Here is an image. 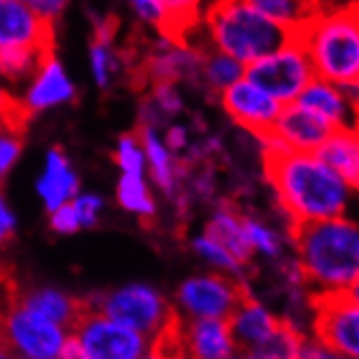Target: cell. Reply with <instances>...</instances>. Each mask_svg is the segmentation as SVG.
Wrapping results in <instances>:
<instances>
[{
	"mask_svg": "<svg viewBox=\"0 0 359 359\" xmlns=\"http://www.w3.org/2000/svg\"><path fill=\"white\" fill-rule=\"evenodd\" d=\"M266 177L292 226L357 216L359 192L318 153H264Z\"/></svg>",
	"mask_w": 359,
	"mask_h": 359,
	"instance_id": "1",
	"label": "cell"
},
{
	"mask_svg": "<svg viewBox=\"0 0 359 359\" xmlns=\"http://www.w3.org/2000/svg\"><path fill=\"white\" fill-rule=\"evenodd\" d=\"M290 242L307 287L316 297L346 294L359 281V218L335 216L297 224Z\"/></svg>",
	"mask_w": 359,
	"mask_h": 359,
	"instance_id": "2",
	"label": "cell"
},
{
	"mask_svg": "<svg viewBox=\"0 0 359 359\" xmlns=\"http://www.w3.org/2000/svg\"><path fill=\"white\" fill-rule=\"evenodd\" d=\"M316 76L337 86L359 81V3L320 7L297 33Z\"/></svg>",
	"mask_w": 359,
	"mask_h": 359,
	"instance_id": "3",
	"label": "cell"
},
{
	"mask_svg": "<svg viewBox=\"0 0 359 359\" xmlns=\"http://www.w3.org/2000/svg\"><path fill=\"white\" fill-rule=\"evenodd\" d=\"M201 20L207 29L209 46L236 57L244 66L294 37L259 13L248 0H214Z\"/></svg>",
	"mask_w": 359,
	"mask_h": 359,
	"instance_id": "4",
	"label": "cell"
},
{
	"mask_svg": "<svg viewBox=\"0 0 359 359\" xmlns=\"http://www.w3.org/2000/svg\"><path fill=\"white\" fill-rule=\"evenodd\" d=\"M86 309L100 311L159 342L161 351L170 342L179 316L163 294L149 283H124L109 292H98L83 301Z\"/></svg>",
	"mask_w": 359,
	"mask_h": 359,
	"instance_id": "5",
	"label": "cell"
},
{
	"mask_svg": "<svg viewBox=\"0 0 359 359\" xmlns=\"http://www.w3.org/2000/svg\"><path fill=\"white\" fill-rule=\"evenodd\" d=\"M72 335L81 346V359H146L161 351L153 337L92 309L81 316Z\"/></svg>",
	"mask_w": 359,
	"mask_h": 359,
	"instance_id": "6",
	"label": "cell"
},
{
	"mask_svg": "<svg viewBox=\"0 0 359 359\" xmlns=\"http://www.w3.org/2000/svg\"><path fill=\"white\" fill-rule=\"evenodd\" d=\"M70 329L27 309L22 303H11L0 320V340L11 357L22 359H61L63 344Z\"/></svg>",
	"mask_w": 359,
	"mask_h": 359,
	"instance_id": "7",
	"label": "cell"
},
{
	"mask_svg": "<svg viewBox=\"0 0 359 359\" xmlns=\"http://www.w3.org/2000/svg\"><path fill=\"white\" fill-rule=\"evenodd\" d=\"M246 76L262 86L281 104H287L301 96V92L307 88V83L316 76V72L305 46L294 35L277 50L248 63Z\"/></svg>",
	"mask_w": 359,
	"mask_h": 359,
	"instance_id": "8",
	"label": "cell"
},
{
	"mask_svg": "<svg viewBox=\"0 0 359 359\" xmlns=\"http://www.w3.org/2000/svg\"><path fill=\"white\" fill-rule=\"evenodd\" d=\"M248 294L246 281L224 272L209 270L185 279L175 294L179 318H229Z\"/></svg>",
	"mask_w": 359,
	"mask_h": 359,
	"instance_id": "9",
	"label": "cell"
},
{
	"mask_svg": "<svg viewBox=\"0 0 359 359\" xmlns=\"http://www.w3.org/2000/svg\"><path fill=\"white\" fill-rule=\"evenodd\" d=\"M311 333L337 355L359 359V301L351 294L313 297Z\"/></svg>",
	"mask_w": 359,
	"mask_h": 359,
	"instance_id": "10",
	"label": "cell"
},
{
	"mask_svg": "<svg viewBox=\"0 0 359 359\" xmlns=\"http://www.w3.org/2000/svg\"><path fill=\"white\" fill-rule=\"evenodd\" d=\"M220 107L224 114L233 120L240 129L255 135L257 140L268 135L270 129L277 122L283 104L270 96L262 86L250 81L246 74L238 79L233 86H229L218 94Z\"/></svg>",
	"mask_w": 359,
	"mask_h": 359,
	"instance_id": "11",
	"label": "cell"
},
{
	"mask_svg": "<svg viewBox=\"0 0 359 359\" xmlns=\"http://www.w3.org/2000/svg\"><path fill=\"white\" fill-rule=\"evenodd\" d=\"M331 135V126L297 100L281 107V114L268 135L259 137L264 153H316Z\"/></svg>",
	"mask_w": 359,
	"mask_h": 359,
	"instance_id": "12",
	"label": "cell"
},
{
	"mask_svg": "<svg viewBox=\"0 0 359 359\" xmlns=\"http://www.w3.org/2000/svg\"><path fill=\"white\" fill-rule=\"evenodd\" d=\"M74 98H76L74 81L70 79L68 70L63 68V63L55 57L53 50L41 59L33 76L25 83L22 96H18L20 107H22L27 118L53 111L57 107H63V104H70L74 102Z\"/></svg>",
	"mask_w": 359,
	"mask_h": 359,
	"instance_id": "13",
	"label": "cell"
},
{
	"mask_svg": "<svg viewBox=\"0 0 359 359\" xmlns=\"http://www.w3.org/2000/svg\"><path fill=\"white\" fill-rule=\"evenodd\" d=\"M172 340L185 355L196 359H231L240 353L224 318H179Z\"/></svg>",
	"mask_w": 359,
	"mask_h": 359,
	"instance_id": "14",
	"label": "cell"
},
{
	"mask_svg": "<svg viewBox=\"0 0 359 359\" xmlns=\"http://www.w3.org/2000/svg\"><path fill=\"white\" fill-rule=\"evenodd\" d=\"M53 27L20 0H0V48H53Z\"/></svg>",
	"mask_w": 359,
	"mask_h": 359,
	"instance_id": "15",
	"label": "cell"
},
{
	"mask_svg": "<svg viewBox=\"0 0 359 359\" xmlns=\"http://www.w3.org/2000/svg\"><path fill=\"white\" fill-rule=\"evenodd\" d=\"M226 320L231 327V335H233L238 344V351L246 357L250 351L262 346L283 323L281 316H277L264 301L250 297V294H246L238 303V307L231 311Z\"/></svg>",
	"mask_w": 359,
	"mask_h": 359,
	"instance_id": "16",
	"label": "cell"
},
{
	"mask_svg": "<svg viewBox=\"0 0 359 359\" xmlns=\"http://www.w3.org/2000/svg\"><path fill=\"white\" fill-rule=\"evenodd\" d=\"M297 102L325 120L331 126V131L359 126V109L346 98L342 86L327 79L313 76L297 98Z\"/></svg>",
	"mask_w": 359,
	"mask_h": 359,
	"instance_id": "17",
	"label": "cell"
},
{
	"mask_svg": "<svg viewBox=\"0 0 359 359\" xmlns=\"http://www.w3.org/2000/svg\"><path fill=\"white\" fill-rule=\"evenodd\" d=\"M81 192V179L70 157L61 149H48L44 163L35 179V194L46 211L57 209L59 205L72 201Z\"/></svg>",
	"mask_w": 359,
	"mask_h": 359,
	"instance_id": "18",
	"label": "cell"
},
{
	"mask_svg": "<svg viewBox=\"0 0 359 359\" xmlns=\"http://www.w3.org/2000/svg\"><path fill=\"white\" fill-rule=\"evenodd\" d=\"M161 46L149 59V74L155 83H177L179 81H201L203 50H194L183 44V39L161 35Z\"/></svg>",
	"mask_w": 359,
	"mask_h": 359,
	"instance_id": "19",
	"label": "cell"
},
{
	"mask_svg": "<svg viewBox=\"0 0 359 359\" xmlns=\"http://www.w3.org/2000/svg\"><path fill=\"white\" fill-rule=\"evenodd\" d=\"M140 140L146 155V175L165 196H172L179 185V161L177 153L163 142L161 129L153 124H140Z\"/></svg>",
	"mask_w": 359,
	"mask_h": 359,
	"instance_id": "20",
	"label": "cell"
},
{
	"mask_svg": "<svg viewBox=\"0 0 359 359\" xmlns=\"http://www.w3.org/2000/svg\"><path fill=\"white\" fill-rule=\"evenodd\" d=\"M18 303H22L27 309L44 316V318H48L61 327H66L70 331L79 323L81 316L86 313V305H83V301L74 299L72 294L63 292L59 287H50V285L29 290Z\"/></svg>",
	"mask_w": 359,
	"mask_h": 359,
	"instance_id": "21",
	"label": "cell"
},
{
	"mask_svg": "<svg viewBox=\"0 0 359 359\" xmlns=\"http://www.w3.org/2000/svg\"><path fill=\"white\" fill-rule=\"evenodd\" d=\"M316 153L359 192V126L331 131Z\"/></svg>",
	"mask_w": 359,
	"mask_h": 359,
	"instance_id": "22",
	"label": "cell"
},
{
	"mask_svg": "<svg viewBox=\"0 0 359 359\" xmlns=\"http://www.w3.org/2000/svg\"><path fill=\"white\" fill-rule=\"evenodd\" d=\"M94 39L90 44V72L94 86L102 92L111 88V83L120 70V59L114 48V25L107 18L94 15Z\"/></svg>",
	"mask_w": 359,
	"mask_h": 359,
	"instance_id": "23",
	"label": "cell"
},
{
	"mask_svg": "<svg viewBox=\"0 0 359 359\" xmlns=\"http://www.w3.org/2000/svg\"><path fill=\"white\" fill-rule=\"evenodd\" d=\"M205 233H209L222 246H226L244 266H250L255 255H252L246 233H244V216L238 214L236 209L218 207L214 214L209 216V220L205 224Z\"/></svg>",
	"mask_w": 359,
	"mask_h": 359,
	"instance_id": "24",
	"label": "cell"
},
{
	"mask_svg": "<svg viewBox=\"0 0 359 359\" xmlns=\"http://www.w3.org/2000/svg\"><path fill=\"white\" fill-rule=\"evenodd\" d=\"M274 25L297 35L323 7L320 0H248Z\"/></svg>",
	"mask_w": 359,
	"mask_h": 359,
	"instance_id": "25",
	"label": "cell"
},
{
	"mask_svg": "<svg viewBox=\"0 0 359 359\" xmlns=\"http://www.w3.org/2000/svg\"><path fill=\"white\" fill-rule=\"evenodd\" d=\"M116 201L118 205L144 222H149L157 216V201L146 175H122L116 183Z\"/></svg>",
	"mask_w": 359,
	"mask_h": 359,
	"instance_id": "26",
	"label": "cell"
},
{
	"mask_svg": "<svg viewBox=\"0 0 359 359\" xmlns=\"http://www.w3.org/2000/svg\"><path fill=\"white\" fill-rule=\"evenodd\" d=\"M244 74H246V66L236 57H231L216 48H209V53H203L201 83L214 94H220L229 86H233Z\"/></svg>",
	"mask_w": 359,
	"mask_h": 359,
	"instance_id": "27",
	"label": "cell"
},
{
	"mask_svg": "<svg viewBox=\"0 0 359 359\" xmlns=\"http://www.w3.org/2000/svg\"><path fill=\"white\" fill-rule=\"evenodd\" d=\"M189 248H192L194 255L209 268V270H216V272H224V274H231V277L236 279H242L246 281L244 272L248 266H244L233 252H231L226 246H222L218 240H214L209 233H198L192 238L189 242Z\"/></svg>",
	"mask_w": 359,
	"mask_h": 359,
	"instance_id": "28",
	"label": "cell"
},
{
	"mask_svg": "<svg viewBox=\"0 0 359 359\" xmlns=\"http://www.w3.org/2000/svg\"><path fill=\"white\" fill-rule=\"evenodd\" d=\"M244 233L255 257L279 262L285 255V236L262 218L244 216Z\"/></svg>",
	"mask_w": 359,
	"mask_h": 359,
	"instance_id": "29",
	"label": "cell"
},
{
	"mask_svg": "<svg viewBox=\"0 0 359 359\" xmlns=\"http://www.w3.org/2000/svg\"><path fill=\"white\" fill-rule=\"evenodd\" d=\"M53 50V48H50ZM50 50L46 48H0V76L11 86L27 83Z\"/></svg>",
	"mask_w": 359,
	"mask_h": 359,
	"instance_id": "30",
	"label": "cell"
},
{
	"mask_svg": "<svg viewBox=\"0 0 359 359\" xmlns=\"http://www.w3.org/2000/svg\"><path fill=\"white\" fill-rule=\"evenodd\" d=\"M168 18V37L183 39L205 13V0H159Z\"/></svg>",
	"mask_w": 359,
	"mask_h": 359,
	"instance_id": "31",
	"label": "cell"
},
{
	"mask_svg": "<svg viewBox=\"0 0 359 359\" xmlns=\"http://www.w3.org/2000/svg\"><path fill=\"white\" fill-rule=\"evenodd\" d=\"M303 335L305 333L297 331L287 323H281V327L274 331L262 346L250 351L248 357H255V359H294L299 355V344H301Z\"/></svg>",
	"mask_w": 359,
	"mask_h": 359,
	"instance_id": "32",
	"label": "cell"
},
{
	"mask_svg": "<svg viewBox=\"0 0 359 359\" xmlns=\"http://www.w3.org/2000/svg\"><path fill=\"white\" fill-rule=\"evenodd\" d=\"M114 159H116V165L122 175H146V155H144L140 133L120 135L116 140Z\"/></svg>",
	"mask_w": 359,
	"mask_h": 359,
	"instance_id": "33",
	"label": "cell"
},
{
	"mask_svg": "<svg viewBox=\"0 0 359 359\" xmlns=\"http://www.w3.org/2000/svg\"><path fill=\"white\" fill-rule=\"evenodd\" d=\"M22 126L0 120V185L15 168L20 155H22Z\"/></svg>",
	"mask_w": 359,
	"mask_h": 359,
	"instance_id": "34",
	"label": "cell"
},
{
	"mask_svg": "<svg viewBox=\"0 0 359 359\" xmlns=\"http://www.w3.org/2000/svg\"><path fill=\"white\" fill-rule=\"evenodd\" d=\"M124 3L129 5V9L142 25L159 31L161 35L168 33V18L159 0H124Z\"/></svg>",
	"mask_w": 359,
	"mask_h": 359,
	"instance_id": "35",
	"label": "cell"
},
{
	"mask_svg": "<svg viewBox=\"0 0 359 359\" xmlns=\"http://www.w3.org/2000/svg\"><path fill=\"white\" fill-rule=\"evenodd\" d=\"M72 207L76 211V216L81 220L83 229H94L104 211V198L96 192H79L72 201Z\"/></svg>",
	"mask_w": 359,
	"mask_h": 359,
	"instance_id": "36",
	"label": "cell"
},
{
	"mask_svg": "<svg viewBox=\"0 0 359 359\" xmlns=\"http://www.w3.org/2000/svg\"><path fill=\"white\" fill-rule=\"evenodd\" d=\"M48 224H50V231L57 236H74V233H79V231H83L81 220H79L70 201L59 205L53 211H48Z\"/></svg>",
	"mask_w": 359,
	"mask_h": 359,
	"instance_id": "37",
	"label": "cell"
},
{
	"mask_svg": "<svg viewBox=\"0 0 359 359\" xmlns=\"http://www.w3.org/2000/svg\"><path fill=\"white\" fill-rule=\"evenodd\" d=\"M0 120L5 122H13L22 126L27 120V114L20 107V100L13 92V86L7 83L3 76H0Z\"/></svg>",
	"mask_w": 359,
	"mask_h": 359,
	"instance_id": "38",
	"label": "cell"
},
{
	"mask_svg": "<svg viewBox=\"0 0 359 359\" xmlns=\"http://www.w3.org/2000/svg\"><path fill=\"white\" fill-rule=\"evenodd\" d=\"M297 357H301V359H333L337 355L316 333H305L301 337L299 355Z\"/></svg>",
	"mask_w": 359,
	"mask_h": 359,
	"instance_id": "39",
	"label": "cell"
},
{
	"mask_svg": "<svg viewBox=\"0 0 359 359\" xmlns=\"http://www.w3.org/2000/svg\"><path fill=\"white\" fill-rule=\"evenodd\" d=\"M18 231V216L7 196L0 192V246H5Z\"/></svg>",
	"mask_w": 359,
	"mask_h": 359,
	"instance_id": "40",
	"label": "cell"
},
{
	"mask_svg": "<svg viewBox=\"0 0 359 359\" xmlns=\"http://www.w3.org/2000/svg\"><path fill=\"white\" fill-rule=\"evenodd\" d=\"M20 3H25V5L33 7L41 18L46 20V22L55 25L57 20L63 15V11L68 9V3H70V0H20Z\"/></svg>",
	"mask_w": 359,
	"mask_h": 359,
	"instance_id": "41",
	"label": "cell"
},
{
	"mask_svg": "<svg viewBox=\"0 0 359 359\" xmlns=\"http://www.w3.org/2000/svg\"><path fill=\"white\" fill-rule=\"evenodd\" d=\"M161 135H163V142L170 146L172 153L185 151L187 144H189V131L185 129L183 124H168L165 129L161 131Z\"/></svg>",
	"mask_w": 359,
	"mask_h": 359,
	"instance_id": "42",
	"label": "cell"
},
{
	"mask_svg": "<svg viewBox=\"0 0 359 359\" xmlns=\"http://www.w3.org/2000/svg\"><path fill=\"white\" fill-rule=\"evenodd\" d=\"M348 294H351L353 299H357V301H359V281L351 287V292H348Z\"/></svg>",
	"mask_w": 359,
	"mask_h": 359,
	"instance_id": "43",
	"label": "cell"
}]
</instances>
